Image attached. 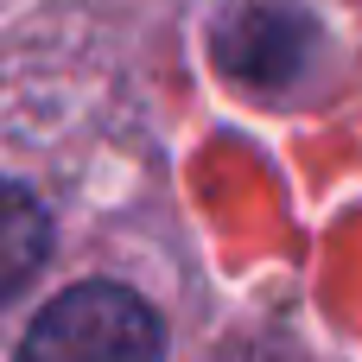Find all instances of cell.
<instances>
[{"label":"cell","mask_w":362,"mask_h":362,"mask_svg":"<svg viewBox=\"0 0 362 362\" xmlns=\"http://www.w3.org/2000/svg\"><path fill=\"white\" fill-rule=\"evenodd\" d=\"M159 356H165V325L121 280H83V286L57 293L19 344V362H159Z\"/></svg>","instance_id":"obj_1"},{"label":"cell","mask_w":362,"mask_h":362,"mask_svg":"<svg viewBox=\"0 0 362 362\" xmlns=\"http://www.w3.org/2000/svg\"><path fill=\"white\" fill-rule=\"evenodd\" d=\"M305 19L280 13V6H242L216 25V57L229 76H242L248 89H280L299 76L305 64Z\"/></svg>","instance_id":"obj_2"},{"label":"cell","mask_w":362,"mask_h":362,"mask_svg":"<svg viewBox=\"0 0 362 362\" xmlns=\"http://www.w3.org/2000/svg\"><path fill=\"white\" fill-rule=\"evenodd\" d=\"M45 248H51V216H45V204H38L25 185L0 178V305L45 267Z\"/></svg>","instance_id":"obj_3"}]
</instances>
